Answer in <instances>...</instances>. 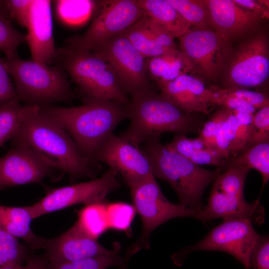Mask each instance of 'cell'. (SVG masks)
<instances>
[{"instance_id":"cell-1","label":"cell","mask_w":269,"mask_h":269,"mask_svg":"<svg viewBox=\"0 0 269 269\" xmlns=\"http://www.w3.org/2000/svg\"><path fill=\"white\" fill-rule=\"evenodd\" d=\"M40 109L58 122L81 152L94 162L114 129L128 119L126 106L108 100H87L78 106L49 105Z\"/></svg>"},{"instance_id":"cell-2","label":"cell","mask_w":269,"mask_h":269,"mask_svg":"<svg viewBox=\"0 0 269 269\" xmlns=\"http://www.w3.org/2000/svg\"><path fill=\"white\" fill-rule=\"evenodd\" d=\"M126 108L130 125L120 136L137 146L164 133H199L204 123L149 87L132 95Z\"/></svg>"},{"instance_id":"cell-3","label":"cell","mask_w":269,"mask_h":269,"mask_svg":"<svg viewBox=\"0 0 269 269\" xmlns=\"http://www.w3.org/2000/svg\"><path fill=\"white\" fill-rule=\"evenodd\" d=\"M11 140L23 142L52 161L71 181L94 178L98 163L86 157L65 129L40 109L24 121Z\"/></svg>"},{"instance_id":"cell-4","label":"cell","mask_w":269,"mask_h":269,"mask_svg":"<svg viewBox=\"0 0 269 269\" xmlns=\"http://www.w3.org/2000/svg\"><path fill=\"white\" fill-rule=\"evenodd\" d=\"M151 138L140 147L148 156L154 177L167 181L177 195L181 204L197 211L204 205L202 195L206 187L221 173L222 170H208Z\"/></svg>"},{"instance_id":"cell-5","label":"cell","mask_w":269,"mask_h":269,"mask_svg":"<svg viewBox=\"0 0 269 269\" xmlns=\"http://www.w3.org/2000/svg\"><path fill=\"white\" fill-rule=\"evenodd\" d=\"M78 87L84 101L108 100L126 106L129 102L109 64L94 53L68 46L56 50L54 61Z\"/></svg>"},{"instance_id":"cell-6","label":"cell","mask_w":269,"mask_h":269,"mask_svg":"<svg viewBox=\"0 0 269 269\" xmlns=\"http://www.w3.org/2000/svg\"><path fill=\"white\" fill-rule=\"evenodd\" d=\"M20 101L40 107L70 102L75 98L67 74L59 67L24 60L17 54L4 59Z\"/></svg>"},{"instance_id":"cell-7","label":"cell","mask_w":269,"mask_h":269,"mask_svg":"<svg viewBox=\"0 0 269 269\" xmlns=\"http://www.w3.org/2000/svg\"><path fill=\"white\" fill-rule=\"evenodd\" d=\"M99 4L97 2L100 10L86 32L70 38L66 46L93 52L147 15L136 0L99 1Z\"/></svg>"},{"instance_id":"cell-8","label":"cell","mask_w":269,"mask_h":269,"mask_svg":"<svg viewBox=\"0 0 269 269\" xmlns=\"http://www.w3.org/2000/svg\"><path fill=\"white\" fill-rule=\"evenodd\" d=\"M64 174L52 161L21 141L12 140L11 148L0 157V189L41 183L46 177L57 181Z\"/></svg>"},{"instance_id":"cell-9","label":"cell","mask_w":269,"mask_h":269,"mask_svg":"<svg viewBox=\"0 0 269 269\" xmlns=\"http://www.w3.org/2000/svg\"><path fill=\"white\" fill-rule=\"evenodd\" d=\"M130 192L133 205L142 221L139 242L145 249L149 247L150 235L161 224L176 217L197 218L198 211L170 202L154 176L130 187Z\"/></svg>"},{"instance_id":"cell-10","label":"cell","mask_w":269,"mask_h":269,"mask_svg":"<svg viewBox=\"0 0 269 269\" xmlns=\"http://www.w3.org/2000/svg\"><path fill=\"white\" fill-rule=\"evenodd\" d=\"M118 175L109 168L98 178L48 190L40 200L28 206L33 219L76 204L107 202L106 197L120 187Z\"/></svg>"},{"instance_id":"cell-11","label":"cell","mask_w":269,"mask_h":269,"mask_svg":"<svg viewBox=\"0 0 269 269\" xmlns=\"http://www.w3.org/2000/svg\"><path fill=\"white\" fill-rule=\"evenodd\" d=\"M246 218H227L214 228L202 240L186 248L185 255L198 251L229 253L250 269L252 253L262 238Z\"/></svg>"},{"instance_id":"cell-12","label":"cell","mask_w":269,"mask_h":269,"mask_svg":"<svg viewBox=\"0 0 269 269\" xmlns=\"http://www.w3.org/2000/svg\"><path fill=\"white\" fill-rule=\"evenodd\" d=\"M93 53L109 64L126 94L132 95L149 87L147 58L122 34L110 39Z\"/></svg>"},{"instance_id":"cell-13","label":"cell","mask_w":269,"mask_h":269,"mask_svg":"<svg viewBox=\"0 0 269 269\" xmlns=\"http://www.w3.org/2000/svg\"><path fill=\"white\" fill-rule=\"evenodd\" d=\"M180 51L192 69L213 79L219 74L225 57L224 37L204 27L189 29L178 37Z\"/></svg>"},{"instance_id":"cell-14","label":"cell","mask_w":269,"mask_h":269,"mask_svg":"<svg viewBox=\"0 0 269 269\" xmlns=\"http://www.w3.org/2000/svg\"><path fill=\"white\" fill-rule=\"evenodd\" d=\"M95 161L105 163L121 174L130 188L153 176L151 162L140 146L114 134L100 148Z\"/></svg>"},{"instance_id":"cell-15","label":"cell","mask_w":269,"mask_h":269,"mask_svg":"<svg viewBox=\"0 0 269 269\" xmlns=\"http://www.w3.org/2000/svg\"><path fill=\"white\" fill-rule=\"evenodd\" d=\"M231 88L258 87L269 75V58L267 38L263 35L242 44L234 56L229 68Z\"/></svg>"},{"instance_id":"cell-16","label":"cell","mask_w":269,"mask_h":269,"mask_svg":"<svg viewBox=\"0 0 269 269\" xmlns=\"http://www.w3.org/2000/svg\"><path fill=\"white\" fill-rule=\"evenodd\" d=\"M42 249L45 250L44 258L48 263H59L112 255L120 251L121 246L115 243L112 250L105 248L76 222L62 234L51 239H45Z\"/></svg>"},{"instance_id":"cell-17","label":"cell","mask_w":269,"mask_h":269,"mask_svg":"<svg viewBox=\"0 0 269 269\" xmlns=\"http://www.w3.org/2000/svg\"><path fill=\"white\" fill-rule=\"evenodd\" d=\"M51 1L32 0L26 27V42L32 60L48 65L54 61L56 48L53 33Z\"/></svg>"},{"instance_id":"cell-18","label":"cell","mask_w":269,"mask_h":269,"mask_svg":"<svg viewBox=\"0 0 269 269\" xmlns=\"http://www.w3.org/2000/svg\"><path fill=\"white\" fill-rule=\"evenodd\" d=\"M265 212L259 199L250 203L244 198L231 196L212 186L207 205L198 211L196 219L208 221L218 218H246L262 224Z\"/></svg>"},{"instance_id":"cell-19","label":"cell","mask_w":269,"mask_h":269,"mask_svg":"<svg viewBox=\"0 0 269 269\" xmlns=\"http://www.w3.org/2000/svg\"><path fill=\"white\" fill-rule=\"evenodd\" d=\"M158 86L161 94L183 111L208 115L212 92L199 79L185 73Z\"/></svg>"},{"instance_id":"cell-20","label":"cell","mask_w":269,"mask_h":269,"mask_svg":"<svg viewBox=\"0 0 269 269\" xmlns=\"http://www.w3.org/2000/svg\"><path fill=\"white\" fill-rule=\"evenodd\" d=\"M209 16L223 37L241 34L253 26L260 15L249 10L235 0L204 1Z\"/></svg>"},{"instance_id":"cell-21","label":"cell","mask_w":269,"mask_h":269,"mask_svg":"<svg viewBox=\"0 0 269 269\" xmlns=\"http://www.w3.org/2000/svg\"><path fill=\"white\" fill-rule=\"evenodd\" d=\"M32 220L28 206L13 207L0 204V230L22 239L31 249H42L45 239L33 232L31 228Z\"/></svg>"},{"instance_id":"cell-22","label":"cell","mask_w":269,"mask_h":269,"mask_svg":"<svg viewBox=\"0 0 269 269\" xmlns=\"http://www.w3.org/2000/svg\"><path fill=\"white\" fill-rule=\"evenodd\" d=\"M166 146L198 165H212L221 169L226 165L223 155L199 137L190 138L176 134Z\"/></svg>"},{"instance_id":"cell-23","label":"cell","mask_w":269,"mask_h":269,"mask_svg":"<svg viewBox=\"0 0 269 269\" xmlns=\"http://www.w3.org/2000/svg\"><path fill=\"white\" fill-rule=\"evenodd\" d=\"M146 14L169 32L179 37L191 25L177 11L168 0H136Z\"/></svg>"},{"instance_id":"cell-24","label":"cell","mask_w":269,"mask_h":269,"mask_svg":"<svg viewBox=\"0 0 269 269\" xmlns=\"http://www.w3.org/2000/svg\"><path fill=\"white\" fill-rule=\"evenodd\" d=\"M147 67L148 74L157 84L171 81L191 68L181 52L176 49L147 58Z\"/></svg>"},{"instance_id":"cell-25","label":"cell","mask_w":269,"mask_h":269,"mask_svg":"<svg viewBox=\"0 0 269 269\" xmlns=\"http://www.w3.org/2000/svg\"><path fill=\"white\" fill-rule=\"evenodd\" d=\"M20 102L15 98L0 106V147L11 140L25 120L40 108L36 105L21 106Z\"/></svg>"},{"instance_id":"cell-26","label":"cell","mask_w":269,"mask_h":269,"mask_svg":"<svg viewBox=\"0 0 269 269\" xmlns=\"http://www.w3.org/2000/svg\"><path fill=\"white\" fill-rule=\"evenodd\" d=\"M226 166V169L245 167L257 170L262 177V191L269 180V142L247 147L236 156L230 157Z\"/></svg>"},{"instance_id":"cell-27","label":"cell","mask_w":269,"mask_h":269,"mask_svg":"<svg viewBox=\"0 0 269 269\" xmlns=\"http://www.w3.org/2000/svg\"><path fill=\"white\" fill-rule=\"evenodd\" d=\"M57 17L63 24L78 26L85 23L96 9L97 1L82 0L54 1Z\"/></svg>"},{"instance_id":"cell-28","label":"cell","mask_w":269,"mask_h":269,"mask_svg":"<svg viewBox=\"0 0 269 269\" xmlns=\"http://www.w3.org/2000/svg\"><path fill=\"white\" fill-rule=\"evenodd\" d=\"M144 17L121 34L127 37L146 58L160 56L174 50H167L156 42L146 28Z\"/></svg>"},{"instance_id":"cell-29","label":"cell","mask_w":269,"mask_h":269,"mask_svg":"<svg viewBox=\"0 0 269 269\" xmlns=\"http://www.w3.org/2000/svg\"><path fill=\"white\" fill-rule=\"evenodd\" d=\"M107 203L106 202L86 205L79 212L77 222L87 233L97 239L109 229Z\"/></svg>"},{"instance_id":"cell-30","label":"cell","mask_w":269,"mask_h":269,"mask_svg":"<svg viewBox=\"0 0 269 269\" xmlns=\"http://www.w3.org/2000/svg\"><path fill=\"white\" fill-rule=\"evenodd\" d=\"M119 251L110 255L97 256L87 259L59 263H48L47 269H107L113 266H119L124 257Z\"/></svg>"},{"instance_id":"cell-31","label":"cell","mask_w":269,"mask_h":269,"mask_svg":"<svg viewBox=\"0 0 269 269\" xmlns=\"http://www.w3.org/2000/svg\"><path fill=\"white\" fill-rule=\"evenodd\" d=\"M250 170L245 167L227 169L214 181L212 186L227 195L244 198V185Z\"/></svg>"},{"instance_id":"cell-32","label":"cell","mask_w":269,"mask_h":269,"mask_svg":"<svg viewBox=\"0 0 269 269\" xmlns=\"http://www.w3.org/2000/svg\"><path fill=\"white\" fill-rule=\"evenodd\" d=\"M26 250L18 239L0 230V267L22 265Z\"/></svg>"},{"instance_id":"cell-33","label":"cell","mask_w":269,"mask_h":269,"mask_svg":"<svg viewBox=\"0 0 269 269\" xmlns=\"http://www.w3.org/2000/svg\"><path fill=\"white\" fill-rule=\"evenodd\" d=\"M106 211L109 229L131 234V224L136 213L133 205L124 202L107 203Z\"/></svg>"},{"instance_id":"cell-34","label":"cell","mask_w":269,"mask_h":269,"mask_svg":"<svg viewBox=\"0 0 269 269\" xmlns=\"http://www.w3.org/2000/svg\"><path fill=\"white\" fill-rule=\"evenodd\" d=\"M177 11L191 25L203 27L209 16L204 1L189 0H168Z\"/></svg>"},{"instance_id":"cell-35","label":"cell","mask_w":269,"mask_h":269,"mask_svg":"<svg viewBox=\"0 0 269 269\" xmlns=\"http://www.w3.org/2000/svg\"><path fill=\"white\" fill-rule=\"evenodd\" d=\"M26 42V34L14 28L9 19L0 14V52L6 59L17 54L18 46Z\"/></svg>"},{"instance_id":"cell-36","label":"cell","mask_w":269,"mask_h":269,"mask_svg":"<svg viewBox=\"0 0 269 269\" xmlns=\"http://www.w3.org/2000/svg\"><path fill=\"white\" fill-rule=\"evenodd\" d=\"M269 142V106L259 109L254 114L252 127L246 147Z\"/></svg>"},{"instance_id":"cell-37","label":"cell","mask_w":269,"mask_h":269,"mask_svg":"<svg viewBox=\"0 0 269 269\" xmlns=\"http://www.w3.org/2000/svg\"><path fill=\"white\" fill-rule=\"evenodd\" d=\"M234 111L238 120V128L235 145L231 156H236L246 148L252 129L254 114Z\"/></svg>"},{"instance_id":"cell-38","label":"cell","mask_w":269,"mask_h":269,"mask_svg":"<svg viewBox=\"0 0 269 269\" xmlns=\"http://www.w3.org/2000/svg\"><path fill=\"white\" fill-rule=\"evenodd\" d=\"M229 109L222 107L205 122L199 132L198 137L215 148L216 138L220 125L227 115ZM217 149V148H216Z\"/></svg>"},{"instance_id":"cell-39","label":"cell","mask_w":269,"mask_h":269,"mask_svg":"<svg viewBox=\"0 0 269 269\" xmlns=\"http://www.w3.org/2000/svg\"><path fill=\"white\" fill-rule=\"evenodd\" d=\"M218 89L222 93L244 101L256 109L269 106V99L263 93L244 88Z\"/></svg>"},{"instance_id":"cell-40","label":"cell","mask_w":269,"mask_h":269,"mask_svg":"<svg viewBox=\"0 0 269 269\" xmlns=\"http://www.w3.org/2000/svg\"><path fill=\"white\" fill-rule=\"evenodd\" d=\"M32 0H6L5 5L10 19L15 20L26 27Z\"/></svg>"},{"instance_id":"cell-41","label":"cell","mask_w":269,"mask_h":269,"mask_svg":"<svg viewBox=\"0 0 269 269\" xmlns=\"http://www.w3.org/2000/svg\"><path fill=\"white\" fill-rule=\"evenodd\" d=\"M10 77L4 59L0 56V106L18 98Z\"/></svg>"},{"instance_id":"cell-42","label":"cell","mask_w":269,"mask_h":269,"mask_svg":"<svg viewBox=\"0 0 269 269\" xmlns=\"http://www.w3.org/2000/svg\"><path fill=\"white\" fill-rule=\"evenodd\" d=\"M269 241L268 237L262 236L252 253L250 269H269Z\"/></svg>"},{"instance_id":"cell-43","label":"cell","mask_w":269,"mask_h":269,"mask_svg":"<svg viewBox=\"0 0 269 269\" xmlns=\"http://www.w3.org/2000/svg\"><path fill=\"white\" fill-rule=\"evenodd\" d=\"M235 1L243 7L251 10L261 16H267L268 10L264 4L250 0H235Z\"/></svg>"},{"instance_id":"cell-44","label":"cell","mask_w":269,"mask_h":269,"mask_svg":"<svg viewBox=\"0 0 269 269\" xmlns=\"http://www.w3.org/2000/svg\"><path fill=\"white\" fill-rule=\"evenodd\" d=\"M48 262L44 257H35L27 259L26 269H47Z\"/></svg>"},{"instance_id":"cell-45","label":"cell","mask_w":269,"mask_h":269,"mask_svg":"<svg viewBox=\"0 0 269 269\" xmlns=\"http://www.w3.org/2000/svg\"><path fill=\"white\" fill-rule=\"evenodd\" d=\"M140 245L138 242H135L130 247L126 252L123 262L119 266V269H128V264L131 257L137 252L140 248Z\"/></svg>"},{"instance_id":"cell-46","label":"cell","mask_w":269,"mask_h":269,"mask_svg":"<svg viewBox=\"0 0 269 269\" xmlns=\"http://www.w3.org/2000/svg\"><path fill=\"white\" fill-rule=\"evenodd\" d=\"M0 14L10 19L5 5V0H0Z\"/></svg>"},{"instance_id":"cell-47","label":"cell","mask_w":269,"mask_h":269,"mask_svg":"<svg viewBox=\"0 0 269 269\" xmlns=\"http://www.w3.org/2000/svg\"><path fill=\"white\" fill-rule=\"evenodd\" d=\"M0 269H26L25 266L17 265L11 267H0Z\"/></svg>"}]
</instances>
